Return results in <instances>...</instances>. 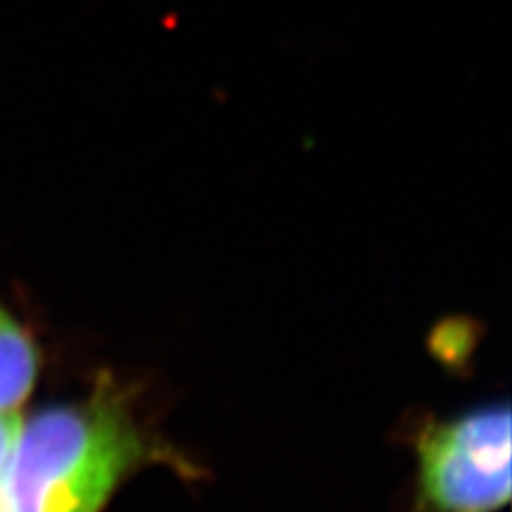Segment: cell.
Wrapping results in <instances>:
<instances>
[{"label":"cell","mask_w":512,"mask_h":512,"mask_svg":"<svg viewBox=\"0 0 512 512\" xmlns=\"http://www.w3.org/2000/svg\"><path fill=\"white\" fill-rule=\"evenodd\" d=\"M141 453L126 412L101 395L22 423L0 478V512H101Z\"/></svg>","instance_id":"obj_1"},{"label":"cell","mask_w":512,"mask_h":512,"mask_svg":"<svg viewBox=\"0 0 512 512\" xmlns=\"http://www.w3.org/2000/svg\"><path fill=\"white\" fill-rule=\"evenodd\" d=\"M421 487L440 512H495L510 500V410L470 412L429 431Z\"/></svg>","instance_id":"obj_2"},{"label":"cell","mask_w":512,"mask_h":512,"mask_svg":"<svg viewBox=\"0 0 512 512\" xmlns=\"http://www.w3.org/2000/svg\"><path fill=\"white\" fill-rule=\"evenodd\" d=\"M37 378V350L26 331L0 306V410H15Z\"/></svg>","instance_id":"obj_3"},{"label":"cell","mask_w":512,"mask_h":512,"mask_svg":"<svg viewBox=\"0 0 512 512\" xmlns=\"http://www.w3.org/2000/svg\"><path fill=\"white\" fill-rule=\"evenodd\" d=\"M22 416L15 410H0V478H3L11 453L22 429Z\"/></svg>","instance_id":"obj_4"}]
</instances>
